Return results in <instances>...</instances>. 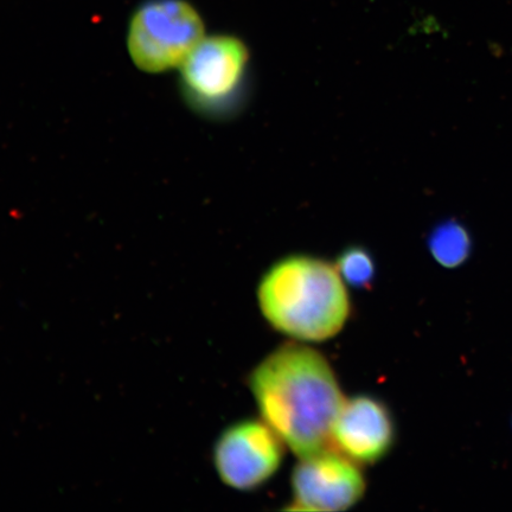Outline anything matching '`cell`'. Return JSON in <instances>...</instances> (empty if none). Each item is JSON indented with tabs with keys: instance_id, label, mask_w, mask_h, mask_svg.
I'll list each match as a JSON object with an SVG mask.
<instances>
[{
	"instance_id": "6da1fadb",
	"label": "cell",
	"mask_w": 512,
	"mask_h": 512,
	"mask_svg": "<svg viewBox=\"0 0 512 512\" xmlns=\"http://www.w3.org/2000/svg\"><path fill=\"white\" fill-rule=\"evenodd\" d=\"M262 420L299 458L329 450L345 401L335 371L318 351L288 343L249 375Z\"/></svg>"
},
{
	"instance_id": "7a4b0ae2",
	"label": "cell",
	"mask_w": 512,
	"mask_h": 512,
	"mask_svg": "<svg viewBox=\"0 0 512 512\" xmlns=\"http://www.w3.org/2000/svg\"><path fill=\"white\" fill-rule=\"evenodd\" d=\"M262 315L274 330L302 342H324L350 317V298L336 266L313 256L281 259L258 287Z\"/></svg>"
},
{
	"instance_id": "3957f363",
	"label": "cell",
	"mask_w": 512,
	"mask_h": 512,
	"mask_svg": "<svg viewBox=\"0 0 512 512\" xmlns=\"http://www.w3.org/2000/svg\"><path fill=\"white\" fill-rule=\"evenodd\" d=\"M206 37L203 18L188 0H145L128 22V54L138 69L162 74L182 66Z\"/></svg>"
},
{
	"instance_id": "277c9868",
	"label": "cell",
	"mask_w": 512,
	"mask_h": 512,
	"mask_svg": "<svg viewBox=\"0 0 512 512\" xmlns=\"http://www.w3.org/2000/svg\"><path fill=\"white\" fill-rule=\"evenodd\" d=\"M248 61V48L240 38L204 37L179 67L185 100L198 111L217 110L238 92Z\"/></svg>"
},
{
	"instance_id": "5b68a950",
	"label": "cell",
	"mask_w": 512,
	"mask_h": 512,
	"mask_svg": "<svg viewBox=\"0 0 512 512\" xmlns=\"http://www.w3.org/2000/svg\"><path fill=\"white\" fill-rule=\"evenodd\" d=\"M284 441L264 420H243L217 439L213 462L222 483L240 491L260 488L279 470Z\"/></svg>"
},
{
	"instance_id": "8992f818",
	"label": "cell",
	"mask_w": 512,
	"mask_h": 512,
	"mask_svg": "<svg viewBox=\"0 0 512 512\" xmlns=\"http://www.w3.org/2000/svg\"><path fill=\"white\" fill-rule=\"evenodd\" d=\"M290 510L344 511L366 494L360 467L335 447L306 458L294 467Z\"/></svg>"
},
{
	"instance_id": "52a82bcc",
	"label": "cell",
	"mask_w": 512,
	"mask_h": 512,
	"mask_svg": "<svg viewBox=\"0 0 512 512\" xmlns=\"http://www.w3.org/2000/svg\"><path fill=\"white\" fill-rule=\"evenodd\" d=\"M395 437L392 413L370 395L345 400L332 430L336 450L357 464L380 462L392 450Z\"/></svg>"
},
{
	"instance_id": "ba28073f",
	"label": "cell",
	"mask_w": 512,
	"mask_h": 512,
	"mask_svg": "<svg viewBox=\"0 0 512 512\" xmlns=\"http://www.w3.org/2000/svg\"><path fill=\"white\" fill-rule=\"evenodd\" d=\"M432 258L446 270H457L467 264L473 253L472 236L456 220L445 221L432 230L427 240Z\"/></svg>"
},
{
	"instance_id": "9c48e42d",
	"label": "cell",
	"mask_w": 512,
	"mask_h": 512,
	"mask_svg": "<svg viewBox=\"0 0 512 512\" xmlns=\"http://www.w3.org/2000/svg\"><path fill=\"white\" fill-rule=\"evenodd\" d=\"M336 268L345 284L357 290L369 291L376 277L373 256L362 247L345 249L336 261Z\"/></svg>"
}]
</instances>
